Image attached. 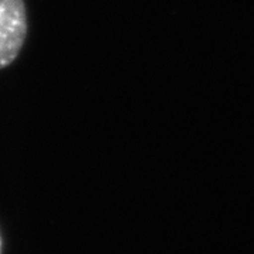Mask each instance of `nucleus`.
Returning a JSON list of instances; mask_svg holds the SVG:
<instances>
[{"instance_id": "1", "label": "nucleus", "mask_w": 254, "mask_h": 254, "mask_svg": "<svg viewBox=\"0 0 254 254\" xmlns=\"http://www.w3.org/2000/svg\"><path fill=\"white\" fill-rule=\"evenodd\" d=\"M28 31L24 0H0V69L17 60Z\"/></svg>"}, {"instance_id": "2", "label": "nucleus", "mask_w": 254, "mask_h": 254, "mask_svg": "<svg viewBox=\"0 0 254 254\" xmlns=\"http://www.w3.org/2000/svg\"><path fill=\"white\" fill-rule=\"evenodd\" d=\"M0 250H1V239H0Z\"/></svg>"}]
</instances>
